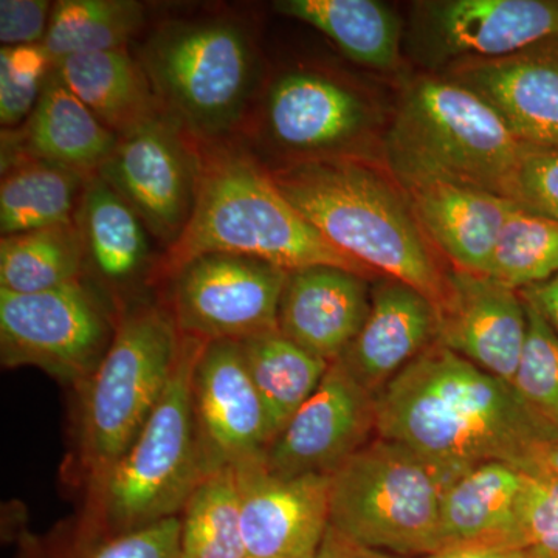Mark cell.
<instances>
[{
    "mask_svg": "<svg viewBox=\"0 0 558 558\" xmlns=\"http://www.w3.org/2000/svg\"><path fill=\"white\" fill-rule=\"evenodd\" d=\"M193 413L207 475L266 459V413L240 341H208L193 377Z\"/></svg>",
    "mask_w": 558,
    "mask_h": 558,
    "instance_id": "obj_15",
    "label": "cell"
},
{
    "mask_svg": "<svg viewBox=\"0 0 558 558\" xmlns=\"http://www.w3.org/2000/svg\"><path fill=\"white\" fill-rule=\"evenodd\" d=\"M376 436V396L333 362L317 391L271 442L264 461L279 476H332Z\"/></svg>",
    "mask_w": 558,
    "mask_h": 558,
    "instance_id": "obj_14",
    "label": "cell"
},
{
    "mask_svg": "<svg viewBox=\"0 0 558 558\" xmlns=\"http://www.w3.org/2000/svg\"><path fill=\"white\" fill-rule=\"evenodd\" d=\"M527 549L505 546H458L446 548L418 558H526Z\"/></svg>",
    "mask_w": 558,
    "mask_h": 558,
    "instance_id": "obj_40",
    "label": "cell"
},
{
    "mask_svg": "<svg viewBox=\"0 0 558 558\" xmlns=\"http://www.w3.org/2000/svg\"><path fill=\"white\" fill-rule=\"evenodd\" d=\"M247 558H252V557H247Z\"/></svg>",
    "mask_w": 558,
    "mask_h": 558,
    "instance_id": "obj_44",
    "label": "cell"
},
{
    "mask_svg": "<svg viewBox=\"0 0 558 558\" xmlns=\"http://www.w3.org/2000/svg\"><path fill=\"white\" fill-rule=\"evenodd\" d=\"M526 558H556V557L546 556V554L538 553V550L527 549Z\"/></svg>",
    "mask_w": 558,
    "mask_h": 558,
    "instance_id": "obj_43",
    "label": "cell"
},
{
    "mask_svg": "<svg viewBox=\"0 0 558 558\" xmlns=\"http://www.w3.org/2000/svg\"><path fill=\"white\" fill-rule=\"evenodd\" d=\"M447 76L480 95L523 145L558 149V43L451 65Z\"/></svg>",
    "mask_w": 558,
    "mask_h": 558,
    "instance_id": "obj_18",
    "label": "cell"
},
{
    "mask_svg": "<svg viewBox=\"0 0 558 558\" xmlns=\"http://www.w3.org/2000/svg\"><path fill=\"white\" fill-rule=\"evenodd\" d=\"M75 222L78 226L86 266L112 288L131 284L154 263L149 231L119 194L98 174L84 182Z\"/></svg>",
    "mask_w": 558,
    "mask_h": 558,
    "instance_id": "obj_24",
    "label": "cell"
},
{
    "mask_svg": "<svg viewBox=\"0 0 558 558\" xmlns=\"http://www.w3.org/2000/svg\"><path fill=\"white\" fill-rule=\"evenodd\" d=\"M179 348L178 326L163 304L120 312L105 359L80 387L76 469L87 487L138 438L170 381Z\"/></svg>",
    "mask_w": 558,
    "mask_h": 558,
    "instance_id": "obj_7",
    "label": "cell"
},
{
    "mask_svg": "<svg viewBox=\"0 0 558 558\" xmlns=\"http://www.w3.org/2000/svg\"><path fill=\"white\" fill-rule=\"evenodd\" d=\"M449 484L414 451L376 436L330 476V524L392 556H428L440 549V501Z\"/></svg>",
    "mask_w": 558,
    "mask_h": 558,
    "instance_id": "obj_8",
    "label": "cell"
},
{
    "mask_svg": "<svg viewBox=\"0 0 558 558\" xmlns=\"http://www.w3.org/2000/svg\"><path fill=\"white\" fill-rule=\"evenodd\" d=\"M86 253L75 220L2 238L0 290L38 293L83 279Z\"/></svg>",
    "mask_w": 558,
    "mask_h": 558,
    "instance_id": "obj_29",
    "label": "cell"
},
{
    "mask_svg": "<svg viewBox=\"0 0 558 558\" xmlns=\"http://www.w3.org/2000/svg\"><path fill=\"white\" fill-rule=\"evenodd\" d=\"M119 137L62 83L51 68L32 116L20 130L2 132V165L31 157L97 174Z\"/></svg>",
    "mask_w": 558,
    "mask_h": 558,
    "instance_id": "obj_22",
    "label": "cell"
},
{
    "mask_svg": "<svg viewBox=\"0 0 558 558\" xmlns=\"http://www.w3.org/2000/svg\"><path fill=\"white\" fill-rule=\"evenodd\" d=\"M377 436L424 458L449 483L486 462L529 473L558 428L509 381L435 343L376 395Z\"/></svg>",
    "mask_w": 558,
    "mask_h": 558,
    "instance_id": "obj_1",
    "label": "cell"
},
{
    "mask_svg": "<svg viewBox=\"0 0 558 558\" xmlns=\"http://www.w3.org/2000/svg\"><path fill=\"white\" fill-rule=\"evenodd\" d=\"M438 310L424 293L381 277L371 290V310L359 336L337 362L374 396L438 343Z\"/></svg>",
    "mask_w": 558,
    "mask_h": 558,
    "instance_id": "obj_19",
    "label": "cell"
},
{
    "mask_svg": "<svg viewBox=\"0 0 558 558\" xmlns=\"http://www.w3.org/2000/svg\"><path fill=\"white\" fill-rule=\"evenodd\" d=\"M523 535L527 549L558 558V480L527 475L523 499Z\"/></svg>",
    "mask_w": 558,
    "mask_h": 558,
    "instance_id": "obj_35",
    "label": "cell"
},
{
    "mask_svg": "<svg viewBox=\"0 0 558 558\" xmlns=\"http://www.w3.org/2000/svg\"><path fill=\"white\" fill-rule=\"evenodd\" d=\"M87 178L62 165L31 157L2 165V238L73 222Z\"/></svg>",
    "mask_w": 558,
    "mask_h": 558,
    "instance_id": "obj_28",
    "label": "cell"
},
{
    "mask_svg": "<svg viewBox=\"0 0 558 558\" xmlns=\"http://www.w3.org/2000/svg\"><path fill=\"white\" fill-rule=\"evenodd\" d=\"M137 60L163 112L201 145L227 143L242 126L258 81V57L236 21L163 22L142 44Z\"/></svg>",
    "mask_w": 558,
    "mask_h": 558,
    "instance_id": "obj_6",
    "label": "cell"
},
{
    "mask_svg": "<svg viewBox=\"0 0 558 558\" xmlns=\"http://www.w3.org/2000/svg\"><path fill=\"white\" fill-rule=\"evenodd\" d=\"M520 292L524 299H527L537 307L539 314L558 333V275L548 279V281L520 290Z\"/></svg>",
    "mask_w": 558,
    "mask_h": 558,
    "instance_id": "obj_39",
    "label": "cell"
},
{
    "mask_svg": "<svg viewBox=\"0 0 558 558\" xmlns=\"http://www.w3.org/2000/svg\"><path fill=\"white\" fill-rule=\"evenodd\" d=\"M180 519L182 558H247L241 529L236 470L209 473L194 488Z\"/></svg>",
    "mask_w": 558,
    "mask_h": 558,
    "instance_id": "obj_31",
    "label": "cell"
},
{
    "mask_svg": "<svg viewBox=\"0 0 558 558\" xmlns=\"http://www.w3.org/2000/svg\"><path fill=\"white\" fill-rule=\"evenodd\" d=\"M54 3L47 0H2L0 43L2 47L40 46L49 31Z\"/></svg>",
    "mask_w": 558,
    "mask_h": 558,
    "instance_id": "obj_37",
    "label": "cell"
},
{
    "mask_svg": "<svg viewBox=\"0 0 558 558\" xmlns=\"http://www.w3.org/2000/svg\"><path fill=\"white\" fill-rule=\"evenodd\" d=\"M513 199L523 207L558 220V149L526 146Z\"/></svg>",
    "mask_w": 558,
    "mask_h": 558,
    "instance_id": "obj_36",
    "label": "cell"
},
{
    "mask_svg": "<svg viewBox=\"0 0 558 558\" xmlns=\"http://www.w3.org/2000/svg\"><path fill=\"white\" fill-rule=\"evenodd\" d=\"M315 558H403L369 548L329 524Z\"/></svg>",
    "mask_w": 558,
    "mask_h": 558,
    "instance_id": "obj_38",
    "label": "cell"
},
{
    "mask_svg": "<svg viewBox=\"0 0 558 558\" xmlns=\"http://www.w3.org/2000/svg\"><path fill=\"white\" fill-rule=\"evenodd\" d=\"M16 558H46L44 556L43 545L28 532H22L20 535V549Z\"/></svg>",
    "mask_w": 558,
    "mask_h": 558,
    "instance_id": "obj_42",
    "label": "cell"
},
{
    "mask_svg": "<svg viewBox=\"0 0 558 558\" xmlns=\"http://www.w3.org/2000/svg\"><path fill=\"white\" fill-rule=\"evenodd\" d=\"M259 121L260 135L289 161L366 159L362 148L374 128L373 110L357 90L306 69L274 80Z\"/></svg>",
    "mask_w": 558,
    "mask_h": 558,
    "instance_id": "obj_12",
    "label": "cell"
},
{
    "mask_svg": "<svg viewBox=\"0 0 558 558\" xmlns=\"http://www.w3.org/2000/svg\"><path fill=\"white\" fill-rule=\"evenodd\" d=\"M488 277L515 290L558 275V220L517 205L492 256Z\"/></svg>",
    "mask_w": 558,
    "mask_h": 558,
    "instance_id": "obj_32",
    "label": "cell"
},
{
    "mask_svg": "<svg viewBox=\"0 0 558 558\" xmlns=\"http://www.w3.org/2000/svg\"><path fill=\"white\" fill-rule=\"evenodd\" d=\"M271 180L329 244L379 277L398 279L438 306L449 270L418 226L405 191L368 159L288 161Z\"/></svg>",
    "mask_w": 558,
    "mask_h": 558,
    "instance_id": "obj_2",
    "label": "cell"
},
{
    "mask_svg": "<svg viewBox=\"0 0 558 558\" xmlns=\"http://www.w3.org/2000/svg\"><path fill=\"white\" fill-rule=\"evenodd\" d=\"M527 475H548L558 480V439L553 440L545 449L539 451Z\"/></svg>",
    "mask_w": 558,
    "mask_h": 558,
    "instance_id": "obj_41",
    "label": "cell"
},
{
    "mask_svg": "<svg viewBox=\"0 0 558 558\" xmlns=\"http://www.w3.org/2000/svg\"><path fill=\"white\" fill-rule=\"evenodd\" d=\"M234 470L247 556L315 558L330 524V476L275 475L264 459Z\"/></svg>",
    "mask_w": 558,
    "mask_h": 558,
    "instance_id": "obj_16",
    "label": "cell"
},
{
    "mask_svg": "<svg viewBox=\"0 0 558 558\" xmlns=\"http://www.w3.org/2000/svg\"><path fill=\"white\" fill-rule=\"evenodd\" d=\"M58 558H182L180 519L159 523L94 542H69Z\"/></svg>",
    "mask_w": 558,
    "mask_h": 558,
    "instance_id": "obj_34",
    "label": "cell"
},
{
    "mask_svg": "<svg viewBox=\"0 0 558 558\" xmlns=\"http://www.w3.org/2000/svg\"><path fill=\"white\" fill-rule=\"evenodd\" d=\"M207 253L250 256L288 271L332 266L379 278L329 244L282 196L269 170L229 143L202 145L193 213L179 240L154 263L148 284H163L191 259Z\"/></svg>",
    "mask_w": 558,
    "mask_h": 558,
    "instance_id": "obj_3",
    "label": "cell"
},
{
    "mask_svg": "<svg viewBox=\"0 0 558 558\" xmlns=\"http://www.w3.org/2000/svg\"><path fill=\"white\" fill-rule=\"evenodd\" d=\"M145 24V7L134 0H60L40 46L51 68L75 54L126 49Z\"/></svg>",
    "mask_w": 558,
    "mask_h": 558,
    "instance_id": "obj_30",
    "label": "cell"
},
{
    "mask_svg": "<svg viewBox=\"0 0 558 558\" xmlns=\"http://www.w3.org/2000/svg\"><path fill=\"white\" fill-rule=\"evenodd\" d=\"M402 189L439 255L454 269L486 275L502 227L519 204L450 182L413 183Z\"/></svg>",
    "mask_w": 558,
    "mask_h": 558,
    "instance_id": "obj_21",
    "label": "cell"
},
{
    "mask_svg": "<svg viewBox=\"0 0 558 558\" xmlns=\"http://www.w3.org/2000/svg\"><path fill=\"white\" fill-rule=\"evenodd\" d=\"M411 20L418 58L435 68L558 43V0H427Z\"/></svg>",
    "mask_w": 558,
    "mask_h": 558,
    "instance_id": "obj_13",
    "label": "cell"
},
{
    "mask_svg": "<svg viewBox=\"0 0 558 558\" xmlns=\"http://www.w3.org/2000/svg\"><path fill=\"white\" fill-rule=\"evenodd\" d=\"M289 271L263 259L207 253L163 282V306L180 336L202 341L245 340L278 330Z\"/></svg>",
    "mask_w": 558,
    "mask_h": 558,
    "instance_id": "obj_10",
    "label": "cell"
},
{
    "mask_svg": "<svg viewBox=\"0 0 558 558\" xmlns=\"http://www.w3.org/2000/svg\"><path fill=\"white\" fill-rule=\"evenodd\" d=\"M527 473L508 462H486L462 473L440 501V549L505 546L527 549L523 499Z\"/></svg>",
    "mask_w": 558,
    "mask_h": 558,
    "instance_id": "obj_23",
    "label": "cell"
},
{
    "mask_svg": "<svg viewBox=\"0 0 558 558\" xmlns=\"http://www.w3.org/2000/svg\"><path fill=\"white\" fill-rule=\"evenodd\" d=\"M242 355L266 413L270 446L317 391L330 363L293 343L279 330L241 340Z\"/></svg>",
    "mask_w": 558,
    "mask_h": 558,
    "instance_id": "obj_27",
    "label": "cell"
},
{
    "mask_svg": "<svg viewBox=\"0 0 558 558\" xmlns=\"http://www.w3.org/2000/svg\"><path fill=\"white\" fill-rule=\"evenodd\" d=\"M117 323L119 312L84 279L38 293L0 290L2 366H35L80 388L105 359Z\"/></svg>",
    "mask_w": 558,
    "mask_h": 558,
    "instance_id": "obj_9",
    "label": "cell"
},
{
    "mask_svg": "<svg viewBox=\"0 0 558 558\" xmlns=\"http://www.w3.org/2000/svg\"><path fill=\"white\" fill-rule=\"evenodd\" d=\"M523 300L527 336L513 387L532 409L558 428V333L531 301L524 296Z\"/></svg>",
    "mask_w": 558,
    "mask_h": 558,
    "instance_id": "obj_33",
    "label": "cell"
},
{
    "mask_svg": "<svg viewBox=\"0 0 558 558\" xmlns=\"http://www.w3.org/2000/svg\"><path fill=\"white\" fill-rule=\"evenodd\" d=\"M369 281L332 266L289 271L279 303V332L311 354L337 362L368 318Z\"/></svg>",
    "mask_w": 558,
    "mask_h": 558,
    "instance_id": "obj_20",
    "label": "cell"
},
{
    "mask_svg": "<svg viewBox=\"0 0 558 558\" xmlns=\"http://www.w3.org/2000/svg\"><path fill=\"white\" fill-rule=\"evenodd\" d=\"M438 310V343L513 385L527 336L520 290L451 267Z\"/></svg>",
    "mask_w": 558,
    "mask_h": 558,
    "instance_id": "obj_17",
    "label": "cell"
},
{
    "mask_svg": "<svg viewBox=\"0 0 558 558\" xmlns=\"http://www.w3.org/2000/svg\"><path fill=\"white\" fill-rule=\"evenodd\" d=\"M208 341L180 336L174 369L138 438L87 487L69 542L86 543L179 517L207 476L193 413V377Z\"/></svg>",
    "mask_w": 558,
    "mask_h": 558,
    "instance_id": "obj_5",
    "label": "cell"
},
{
    "mask_svg": "<svg viewBox=\"0 0 558 558\" xmlns=\"http://www.w3.org/2000/svg\"><path fill=\"white\" fill-rule=\"evenodd\" d=\"M53 69L72 94L117 137L163 113L145 69L128 49L75 54Z\"/></svg>",
    "mask_w": 558,
    "mask_h": 558,
    "instance_id": "obj_25",
    "label": "cell"
},
{
    "mask_svg": "<svg viewBox=\"0 0 558 558\" xmlns=\"http://www.w3.org/2000/svg\"><path fill=\"white\" fill-rule=\"evenodd\" d=\"M524 149L480 95L432 73L403 87L385 137V159L399 185L450 182L513 202Z\"/></svg>",
    "mask_w": 558,
    "mask_h": 558,
    "instance_id": "obj_4",
    "label": "cell"
},
{
    "mask_svg": "<svg viewBox=\"0 0 558 558\" xmlns=\"http://www.w3.org/2000/svg\"><path fill=\"white\" fill-rule=\"evenodd\" d=\"M275 10L328 36L349 60L392 72L402 61L398 14L377 0H279Z\"/></svg>",
    "mask_w": 558,
    "mask_h": 558,
    "instance_id": "obj_26",
    "label": "cell"
},
{
    "mask_svg": "<svg viewBox=\"0 0 558 558\" xmlns=\"http://www.w3.org/2000/svg\"><path fill=\"white\" fill-rule=\"evenodd\" d=\"M201 168V143L163 112L119 137L97 174L167 250L189 223Z\"/></svg>",
    "mask_w": 558,
    "mask_h": 558,
    "instance_id": "obj_11",
    "label": "cell"
}]
</instances>
